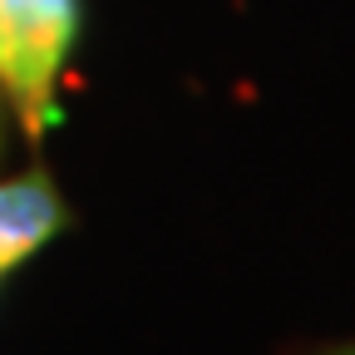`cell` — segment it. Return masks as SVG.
<instances>
[{"label":"cell","mask_w":355,"mask_h":355,"mask_svg":"<svg viewBox=\"0 0 355 355\" xmlns=\"http://www.w3.org/2000/svg\"><path fill=\"white\" fill-rule=\"evenodd\" d=\"M79 35V0H0V99L40 144L55 123V79Z\"/></svg>","instance_id":"cell-1"},{"label":"cell","mask_w":355,"mask_h":355,"mask_svg":"<svg viewBox=\"0 0 355 355\" xmlns=\"http://www.w3.org/2000/svg\"><path fill=\"white\" fill-rule=\"evenodd\" d=\"M64 222L69 212L44 173H25V178L0 183V272H10L30 252H40Z\"/></svg>","instance_id":"cell-2"},{"label":"cell","mask_w":355,"mask_h":355,"mask_svg":"<svg viewBox=\"0 0 355 355\" xmlns=\"http://www.w3.org/2000/svg\"><path fill=\"white\" fill-rule=\"evenodd\" d=\"M326 355H355V345H340V350H326Z\"/></svg>","instance_id":"cell-3"}]
</instances>
